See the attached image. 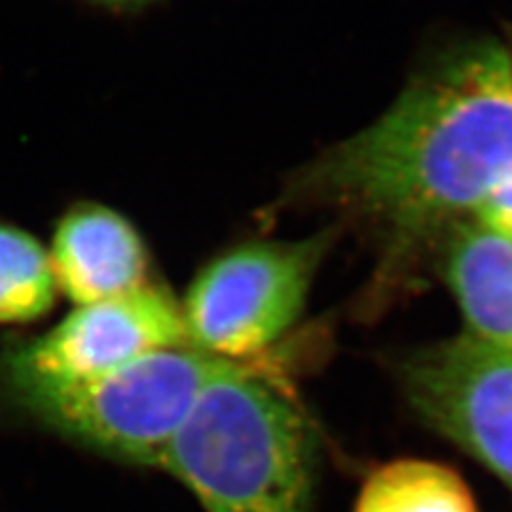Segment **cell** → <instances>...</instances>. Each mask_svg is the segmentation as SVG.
I'll use <instances>...</instances> for the list:
<instances>
[{"label":"cell","instance_id":"obj_5","mask_svg":"<svg viewBox=\"0 0 512 512\" xmlns=\"http://www.w3.org/2000/svg\"><path fill=\"white\" fill-rule=\"evenodd\" d=\"M414 412L512 489V352L463 331L402 365Z\"/></svg>","mask_w":512,"mask_h":512},{"label":"cell","instance_id":"obj_11","mask_svg":"<svg viewBox=\"0 0 512 512\" xmlns=\"http://www.w3.org/2000/svg\"><path fill=\"white\" fill-rule=\"evenodd\" d=\"M472 220L512 242V173L480 201Z\"/></svg>","mask_w":512,"mask_h":512},{"label":"cell","instance_id":"obj_10","mask_svg":"<svg viewBox=\"0 0 512 512\" xmlns=\"http://www.w3.org/2000/svg\"><path fill=\"white\" fill-rule=\"evenodd\" d=\"M56 274L35 237L0 224V323H28L52 308Z\"/></svg>","mask_w":512,"mask_h":512},{"label":"cell","instance_id":"obj_2","mask_svg":"<svg viewBox=\"0 0 512 512\" xmlns=\"http://www.w3.org/2000/svg\"><path fill=\"white\" fill-rule=\"evenodd\" d=\"M156 468L207 512H310L308 423L291 399L237 361H222Z\"/></svg>","mask_w":512,"mask_h":512},{"label":"cell","instance_id":"obj_4","mask_svg":"<svg viewBox=\"0 0 512 512\" xmlns=\"http://www.w3.org/2000/svg\"><path fill=\"white\" fill-rule=\"evenodd\" d=\"M329 235L256 242L218 256L190 284L182 308L190 348L222 361L274 344L306 306Z\"/></svg>","mask_w":512,"mask_h":512},{"label":"cell","instance_id":"obj_1","mask_svg":"<svg viewBox=\"0 0 512 512\" xmlns=\"http://www.w3.org/2000/svg\"><path fill=\"white\" fill-rule=\"evenodd\" d=\"M510 173L508 52L474 39L431 60L378 120L320 156L301 188L376 235L382 295Z\"/></svg>","mask_w":512,"mask_h":512},{"label":"cell","instance_id":"obj_12","mask_svg":"<svg viewBox=\"0 0 512 512\" xmlns=\"http://www.w3.org/2000/svg\"><path fill=\"white\" fill-rule=\"evenodd\" d=\"M504 47L508 52V60H510V67H512V26L508 28V35L504 37Z\"/></svg>","mask_w":512,"mask_h":512},{"label":"cell","instance_id":"obj_9","mask_svg":"<svg viewBox=\"0 0 512 512\" xmlns=\"http://www.w3.org/2000/svg\"><path fill=\"white\" fill-rule=\"evenodd\" d=\"M355 512H478L455 470L423 459H399L365 480Z\"/></svg>","mask_w":512,"mask_h":512},{"label":"cell","instance_id":"obj_7","mask_svg":"<svg viewBox=\"0 0 512 512\" xmlns=\"http://www.w3.org/2000/svg\"><path fill=\"white\" fill-rule=\"evenodd\" d=\"M56 282L77 306L120 299L148 286V250L135 227L105 205H77L54 233Z\"/></svg>","mask_w":512,"mask_h":512},{"label":"cell","instance_id":"obj_8","mask_svg":"<svg viewBox=\"0 0 512 512\" xmlns=\"http://www.w3.org/2000/svg\"><path fill=\"white\" fill-rule=\"evenodd\" d=\"M444 280L468 333L512 352V242L472 218L444 237Z\"/></svg>","mask_w":512,"mask_h":512},{"label":"cell","instance_id":"obj_13","mask_svg":"<svg viewBox=\"0 0 512 512\" xmlns=\"http://www.w3.org/2000/svg\"><path fill=\"white\" fill-rule=\"evenodd\" d=\"M99 3H105V5H137V3H143V0H99Z\"/></svg>","mask_w":512,"mask_h":512},{"label":"cell","instance_id":"obj_3","mask_svg":"<svg viewBox=\"0 0 512 512\" xmlns=\"http://www.w3.org/2000/svg\"><path fill=\"white\" fill-rule=\"evenodd\" d=\"M222 359L197 348L160 350L77 384L11 389L41 423L109 457L154 466Z\"/></svg>","mask_w":512,"mask_h":512},{"label":"cell","instance_id":"obj_6","mask_svg":"<svg viewBox=\"0 0 512 512\" xmlns=\"http://www.w3.org/2000/svg\"><path fill=\"white\" fill-rule=\"evenodd\" d=\"M188 348L182 310L154 286L120 299L77 306L43 338L7 359L11 389L77 384L107 376L160 350Z\"/></svg>","mask_w":512,"mask_h":512}]
</instances>
